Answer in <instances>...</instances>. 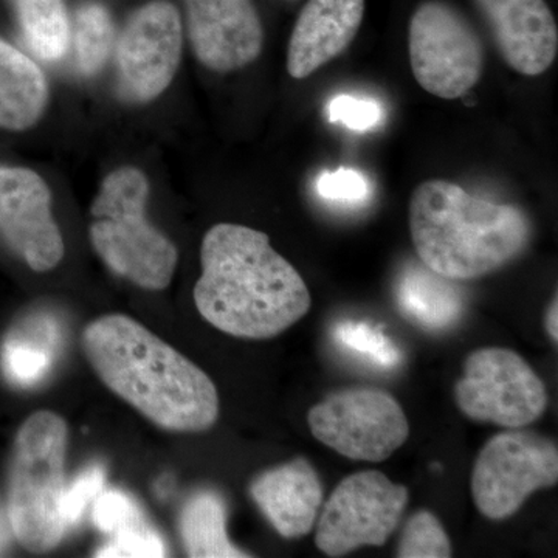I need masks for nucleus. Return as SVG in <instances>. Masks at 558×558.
Masks as SVG:
<instances>
[{
  "label": "nucleus",
  "instance_id": "1",
  "mask_svg": "<svg viewBox=\"0 0 558 558\" xmlns=\"http://www.w3.org/2000/svg\"><path fill=\"white\" fill-rule=\"evenodd\" d=\"M194 303L202 318L236 339L267 340L292 328L312 299L299 270L263 231L218 223L201 247Z\"/></svg>",
  "mask_w": 558,
  "mask_h": 558
},
{
  "label": "nucleus",
  "instance_id": "2",
  "mask_svg": "<svg viewBox=\"0 0 558 558\" xmlns=\"http://www.w3.org/2000/svg\"><path fill=\"white\" fill-rule=\"evenodd\" d=\"M84 354L102 384L157 427L201 433L218 422V388L167 341L123 314L94 319Z\"/></svg>",
  "mask_w": 558,
  "mask_h": 558
},
{
  "label": "nucleus",
  "instance_id": "3",
  "mask_svg": "<svg viewBox=\"0 0 558 558\" xmlns=\"http://www.w3.org/2000/svg\"><path fill=\"white\" fill-rule=\"evenodd\" d=\"M410 231L422 264L451 281L494 274L531 241L526 213L473 197L457 183H421L410 201Z\"/></svg>",
  "mask_w": 558,
  "mask_h": 558
},
{
  "label": "nucleus",
  "instance_id": "4",
  "mask_svg": "<svg viewBox=\"0 0 558 558\" xmlns=\"http://www.w3.org/2000/svg\"><path fill=\"white\" fill-rule=\"evenodd\" d=\"M69 428L53 411H36L14 439L7 517L14 537L32 553L60 545L65 524V451Z\"/></svg>",
  "mask_w": 558,
  "mask_h": 558
},
{
  "label": "nucleus",
  "instance_id": "5",
  "mask_svg": "<svg viewBox=\"0 0 558 558\" xmlns=\"http://www.w3.org/2000/svg\"><path fill=\"white\" fill-rule=\"evenodd\" d=\"M148 197L145 172L134 167L110 172L92 204L89 236L113 274L142 289L163 290L174 277L179 252L146 219Z\"/></svg>",
  "mask_w": 558,
  "mask_h": 558
},
{
  "label": "nucleus",
  "instance_id": "6",
  "mask_svg": "<svg viewBox=\"0 0 558 558\" xmlns=\"http://www.w3.org/2000/svg\"><path fill=\"white\" fill-rule=\"evenodd\" d=\"M411 70L418 86L457 100L478 84L484 46L468 17L446 0H424L410 21Z\"/></svg>",
  "mask_w": 558,
  "mask_h": 558
},
{
  "label": "nucleus",
  "instance_id": "7",
  "mask_svg": "<svg viewBox=\"0 0 558 558\" xmlns=\"http://www.w3.org/2000/svg\"><path fill=\"white\" fill-rule=\"evenodd\" d=\"M558 450L537 433L509 429L488 439L476 458L472 494L476 508L490 520L515 515L539 488L556 486Z\"/></svg>",
  "mask_w": 558,
  "mask_h": 558
},
{
  "label": "nucleus",
  "instance_id": "8",
  "mask_svg": "<svg viewBox=\"0 0 558 558\" xmlns=\"http://www.w3.org/2000/svg\"><path fill=\"white\" fill-rule=\"evenodd\" d=\"M454 399L469 418L506 428L534 424L548 407V392L537 373L505 348H484L469 355L464 376L454 385Z\"/></svg>",
  "mask_w": 558,
  "mask_h": 558
},
{
  "label": "nucleus",
  "instance_id": "9",
  "mask_svg": "<svg viewBox=\"0 0 558 558\" xmlns=\"http://www.w3.org/2000/svg\"><path fill=\"white\" fill-rule=\"evenodd\" d=\"M312 435L352 461L381 462L405 444L409 418L384 389L333 392L307 414Z\"/></svg>",
  "mask_w": 558,
  "mask_h": 558
},
{
  "label": "nucleus",
  "instance_id": "10",
  "mask_svg": "<svg viewBox=\"0 0 558 558\" xmlns=\"http://www.w3.org/2000/svg\"><path fill=\"white\" fill-rule=\"evenodd\" d=\"M407 502L409 488L379 470L349 475L333 488L319 515L315 545L329 557L347 556L362 546H384Z\"/></svg>",
  "mask_w": 558,
  "mask_h": 558
},
{
  "label": "nucleus",
  "instance_id": "11",
  "mask_svg": "<svg viewBox=\"0 0 558 558\" xmlns=\"http://www.w3.org/2000/svg\"><path fill=\"white\" fill-rule=\"evenodd\" d=\"M182 49V17L171 2L150 0L135 10L117 40V70L124 98L156 100L174 80Z\"/></svg>",
  "mask_w": 558,
  "mask_h": 558
},
{
  "label": "nucleus",
  "instance_id": "12",
  "mask_svg": "<svg viewBox=\"0 0 558 558\" xmlns=\"http://www.w3.org/2000/svg\"><path fill=\"white\" fill-rule=\"evenodd\" d=\"M0 236L32 270L49 271L64 258L50 189L38 172L0 167Z\"/></svg>",
  "mask_w": 558,
  "mask_h": 558
},
{
  "label": "nucleus",
  "instance_id": "13",
  "mask_svg": "<svg viewBox=\"0 0 558 558\" xmlns=\"http://www.w3.org/2000/svg\"><path fill=\"white\" fill-rule=\"evenodd\" d=\"M186 33L197 61L218 73L258 60L263 22L252 0H183Z\"/></svg>",
  "mask_w": 558,
  "mask_h": 558
},
{
  "label": "nucleus",
  "instance_id": "14",
  "mask_svg": "<svg viewBox=\"0 0 558 558\" xmlns=\"http://www.w3.org/2000/svg\"><path fill=\"white\" fill-rule=\"evenodd\" d=\"M475 3L510 69L520 75L538 76L554 64L558 28L546 0H475Z\"/></svg>",
  "mask_w": 558,
  "mask_h": 558
},
{
  "label": "nucleus",
  "instance_id": "15",
  "mask_svg": "<svg viewBox=\"0 0 558 558\" xmlns=\"http://www.w3.org/2000/svg\"><path fill=\"white\" fill-rule=\"evenodd\" d=\"M363 16L365 0H307L289 39V75L310 78L343 53L357 36Z\"/></svg>",
  "mask_w": 558,
  "mask_h": 558
},
{
  "label": "nucleus",
  "instance_id": "16",
  "mask_svg": "<svg viewBox=\"0 0 558 558\" xmlns=\"http://www.w3.org/2000/svg\"><path fill=\"white\" fill-rule=\"evenodd\" d=\"M317 470L307 459L266 470L253 480L250 495L281 537L293 539L310 534L323 502Z\"/></svg>",
  "mask_w": 558,
  "mask_h": 558
},
{
  "label": "nucleus",
  "instance_id": "17",
  "mask_svg": "<svg viewBox=\"0 0 558 558\" xmlns=\"http://www.w3.org/2000/svg\"><path fill=\"white\" fill-rule=\"evenodd\" d=\"M395 295L403 318L427 332L449 330L464 315L461 289L422 263H411L400 271Z\"/></svg>",
  "mask_w": 558,
  "mask_h": 558
},
{
  "label": "nucleus",
  "instance_id": "18",
  "mask_svg": "<svg viewBox=\"0 0 558 558\" xmlns=\"http://www.w3.org/2000/svg\"><path fill=\"white\" fill-rule=\"evenodd\" d=\"M49 83L32 58L0 38V128L27 131L49 105Z\"/></svg>",
  "mask_w": 558,
  "mask_h": 558
},
{
  "label": "nucleus",
  "instance_id": "19",
  "mask_svg": "<svg viewBox=\"0 0 558 558\" xmlns=\"http://www.w3.org/2000/svg\"><path fill=\"white\" fill-rule=\"evenodd\" d=\"M180 537L193 558L250 557L227 534V505L215 492H199L186 501L180 515Z\"/></svg>",
  "mask_w": 558,
  "mask_h": 558
},
{
  "label": "nucleus",
  "instance_id": "20",
  "mask_svg": "<svg viewBox=\"0 0 558 558\" xmlns=\"http://www.w3.org/2000/svg\"><path fill=\"white\" fill-rule=\"evenodd\" d=\"M57 341V330L50 329L47 319H27L3 343L0 354L3 376L21 388L39 384L53 365Z\"/></svg>",
  "mask_w": 558,
  "mask_h": 558
},
{
  "label": "nucleus",
  "instance_id": "21",
  "mask_svg": "<svg viewBox=\"0 0 558 558\" xmlns=\"http://www.w3.org/2000/svg\"><path fill=\"white\" fill-rule=\"evenodd\" d=\"M22 36L33 53L44 61L64 57L72 39L64 0H11Z\"/></svg>",
  "mask_w": 558,
  "mask_h": 558
},
{
  "label": "nucleus",
  "instance_id": "22",
  "mask_svg": "<svg viewBox=\"0 0 558 558\" xmlns=\"http://www.w3.org/2000/svg\"><path fill=\"white\" fill-rule=\"evenodd\" d=\"M76 64L84 75H95L108 61L116 43L112 16L102 3L86 2L73 16Z\"/></svg>",
  "mask_w": 558,
  "mask_h": 558
},
{
  "label": "nucleus",
  "instance_id": "23",
  "mask_svg": "<svg viewBox=\"0 0 558 558\" xmlns=\"http://www.w3.org/2000/svg\"><path fill=\"white\" fill-rule=\"evenodd\" d=\"M332 339L349 354L369 363L374 368L391 371L402 363L398 344L368 323L340 322L332 330Z\"/></svg>",
  "mask_w": 558,
  "mask_h": 558
},
{
  "label": "nucleus",
  "instance_id": "24",
  "mask_svg": "<svg viewBox=\"0 0 558 558\" xmlns=\"http://www.w3.org/2000/svg\"><path fill=\"white\" fill-rule=\"evenodd\" d=\"M400 558H449L451 543L438 517L428 510L414 513L407 521L398 546Z\"/></svg>",
  "mask_w": 558,
  "mask_h": 558
},
{
  "label": "nucleus",
  "instance_id": "25",
  "mask_svg": "<svg viewBox=\"0 0 558 558\" xmlns=\"http://www.w3.org/2000/svg\"><path fill=\"white\" fill-rule=\"evenodd\" d=\"M167 546L156 531L140 520L112 535L95 557L159 558L167 557Z\"/></svg>",
  "mask_w": 558,
  "mask_h": 558
},
{
  "label": "nucleus",
  "instance_id": "26",
  "mask_svg": "<svg viewBox=\"0 0 558 558\" xmlns=\"http://www.w3.org/2000/svg\"><path fill=\"white\" fill-rule=\"evenodd\" d=\"M92 519L100 531L113 535L121 529L143 520V517L137 505L126 494L119 490H106L95 499Z\"/></svg>",
  "mask_w": 558,
  "mask_h": 558
},
{
  "label": "nucleus",
  "instance_id": "27",
  "mask_svg": "<svg viewBox=\"0 0 558 558\" xmlns=\"http://www.w3.org/2000/svg\"><path fill=\"white\" fill-rule=\"evenodd\" d=\"M369 183L359 171L340 168L319 175L317 193L333 204L359 205L369 196Z\"/></svg>",
  "mask_w": 558,
  "mask_h": 558
},
{
  "label": "nucleus",
  "instance_id": "28",
  "mask_svg": "<svg viewBox=\"0 0 558 558\" xmlns=\"http://www.w3.org/2000/svg\"><path fill=\"white\" fill-rule=\"evenodd\" d=\"M105 483V469L101 465H94V468L84 470L78 478L73 481L72 486L65 488L62 515H64L68 527L83 519L87 506L101 494Z\"/></svg>",
  "mask_w": 558,
  "mask_h": 558
},
{
  "label": "nucleus",
  "instance_id": "29",
  "mask_svg": "<svg viewBox=\"0 0 558 558\" xmlns=\"http://www.w3.org/2000/svg\"><path fill=\"white\" fill-rule=\"evenodd\" d=\"M379 102L360 100L351 95H339L328 106L330 123H340L352 131H371L379 126L381 121Z\"/></svg>",
  "mask_w": 558,
  "mask_h": 558
},
{
  "label": "nucleus",
  "instance_id": "30",
  "mask_svg": "<svg viewBox=\"0 0 558 558\" xmlns=\"http://www.w3.org/2000/svg\"><path fill=\"white\" fill-rule=\"evenodd\" d=\"M558 304H557V295L554 296V300L550 301L548 312H546L545 325L546 330H548L549 339L557 343L558 340Z\"/></svg>",
  "mask_w": 558,
  "mask_h": 558
},
{
  "label": "nucleus",
  "instance_id": "31",
  "mask_svg": "<svg viewBox=\"0 0 558 558\" xmlns=\"http://www.w3.org/2000/svg\"><path fill=\"white\" fill-rule=\"evenodd\" d=\"M7 543V527L3 524L2 517H0V550H2L3 545Z\"/></svg>",
  "mask_w": 558,
  "mask_h": 558
}]
</instances>
